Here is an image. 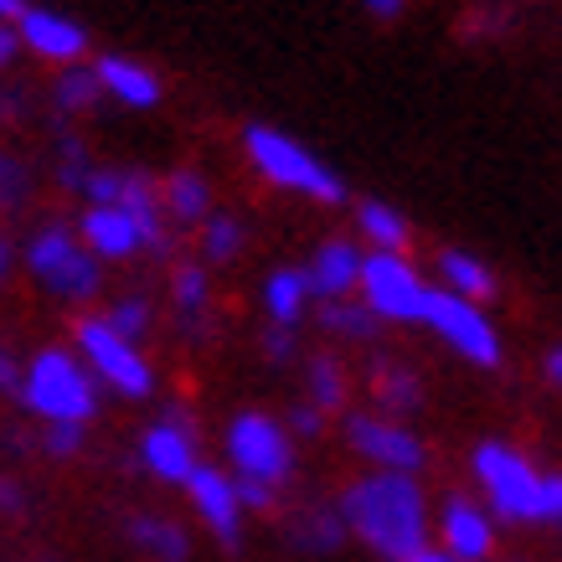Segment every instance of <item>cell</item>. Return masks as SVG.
<instances>
[{"instance_id": "6da1fadb", "label": "cell", "mask_w": 562, "mask_h": 562, "mask_svg": "<svg viewBox=\"0 0 562 562\" xmlns=\"http://www.w3.org/2000/svg\"><path fill=\"white\" fill-rule=\"evenodd\" d=\"M341 516H346V531H357L376 558L413 562L418 552H428L424 547L428 542V506H424V491H418L413 475L376 470V475L357 480V485L341 495Z\"/></svg>"}, {"instance_id": "7a4b0ae2", "label": "cell", "mask_w": 562, "mask_h": 562, "mask_svg": "<svg viewBox=\"0 0 562 562\" xmlns=\"http://www.w3.org/2000/svg\"><path fill=\"white\" fill-rule=\"evenodd\" d=\"M21 403L47 418V424H78L83 428L99 408V387H93V372L83 361H72V351H36L32 367H26V382H21Z\"/></svg>"}, {"instance_id": "3957f363", "label": "cell", "mask_w": 562, "mask_h": 562, "mask_svg": "<svg viewBox=\"0 0 562 562\" xmlns=\"http://www.w3.org/2000/svg\"><path fill=\"white\" fill-rule=\"evenodd\" d=\"M243 145H248V160H254L258 171H263V181H273V187L305 191L310 202H341V196H346L341 176L330 171L321 155H310L300 139L284 135V130H269V124H248Z\"/></svg>"}, {"instance_id": "277c9868", "label": "cell", "mask_w": 562, "mask_h": 562, "mask_svg": "<svg viewBox=\"0 0 562 562\" xmlns=\"http://www.w3.org/2000/svg\"><path fill=\"white\" fill-rule=\"evenodd\" d=\"M475 480L485 485V501H491L495 516L506 521H542V491L547 475L531 470L527 454H516L512 443H480L475 449Z\"/></svg>"}, {"instance_id": "5b68a950", "label": "cell", "mask_w": 562, "mask_h": 562, "mask_svg": "<svg viewBox=\"0 0 562 562\" xmlns=\"http://www.w3.org/2000/svg\"><path fill=\"white\" fill-rule=\"evenodd\" d=\"M78 351H83L88 372L109 382L120 397H150L155 387L150 361L135 351V341H124L120 330L109 325V315H93V321L78 325Z\"/></svg>"}, {"instance_id": "8992f818", "label": "cell", "mask_w": 562, "mask_h": 562, "mask_svg": "<svg viewBox=\"0 0 562 562\" xmlns=\"http://www.w3.org/2000/svg\"><path fill=\"white\" fill-rule=\"evenodd\" d=\"M227 460L238 464V480H263L279 485L294 470V443L290 428L273 424L269 413H238L227 428Z\"/></svg>"}, {"instance_id": "52a82bcc", "label": "cell", "mask_w": 562, "mask_h": 562, "mask_svg": "<svg viewBox=\"0 0 562 562\" xmlns=\"http://www.w3.org/2000/svg\"><path fill=\"white\" fill-rule=\"evenodd\" d=\"M26 269L63 300H93L99 294V258L83 254L68 227H57V222L26 243Z\"/></svg>"}, {"instance_id": "ba28073f", "label": "cell", "mask_w": 562, "mask_h": 562, "mask_svg": "<svg viewBox=\"0 0 562 562\" xmlns=\"http://www.w3.org/2000/svg\"><path fill=\"white\" fill-rule=\"evenodd\" d=\"M361 294H367V310L382 315V321H424L428 325L434 290L418 279V269H413L403 254H372L367 258Z\"/></svg>"}, {"instance_id": "9c48e42d", "label": "cell", "mask_w": 562, "mask_h": 562, "mask_svg": "<svg viewBox=\"0 0 562 562\" xmlns=\"http://www.w3.org/2000/svg\"><path fill=\"white\" fill-rule=\"evenodd\" d=\"M428 325H434V330H439L443 341L454 346L464 361H475V367H495V361H501V336H495V325L485 321V310H480L475 300H460V294H449V290H434Z\"/></svg>"}, {"instance_id": "30bf717a", "label": "cell", "mask_w": 562, "mask_h": 562, "mask_svg": "<svg viewBox=\"0 0 562 562\" xmlns=\"http://www.w3.org/2000/svg\"><path fill=\"white\" fill-rule=\"evenodd\" d=\"M346 439H351V449L367 454L376 470H392V475H418V470H424V443L403 424L351 413V418H346Z\"/></svg>"}, {"instance_id": "8fae6325", "label": "cell", "mask_w": 562, "mask_h": 562, "mask_svg": "<svg viewBox=\"0 0 562 562\" xmlns=\"http://www.w3.org/2000/svg\"><path fill=\"white\" fill-rule=\"evenodd\" d=\"M139 460L155 480H171V485H187L202 464H196V434H191L187 418H166L155 424L145 439H139Z\"/></svg>"}, {"instance_id": "7c38bea8", "label": "cell", "mask_w": 562, "mask_h": 562, "mask_svg": "<svg viewBox=\"0 0 562 562\" xmlns=\"http://www.w3.org/2000/svg\"><path fill=\"white\" fill-rule=\"evenodd\" d=\"M187 495H191V506H196V516H202L206 527L217 531V542L238 547V512H243L238 480H227L222 470L202 464V470L187 480Z\"/></svg>"}, {"instance_id": "4fadbf2b", "label": "cell", "mask_w": 562, "mask_h": 562, "mask_svg": "<svg viewBox=\"0 0 562 562\" xmlns=\"http://www.w3.org/2000/svg\"><path fill=\"white\" fill-rule=\"evenodd\" d=\"M439 537H443V552H449L454 562H485L491 558V547H495L491 516L480 512L475 501H464V495H449V501H443Z\"/></svg>"}, {"instance_id": "5bb4252c", "label": "cell", "mask_w": 562, "mask_h": 562, "mask_svg": "<svg viewBox=\"0 0 562 562\" xmlns=\"http://www.w3.org/2000/svg\"><path fill=\"white\" fill-rule=\"evenodd\" d=\"M83 243L93 248V258H130L145 248V233H139V222L124 206H88Z\"/></svg>"}, {"instance_id": "9a60e30c", "label": "cell", "mask_w": 562, "mask_h": 562, "mask_svg": "<svg viewBox=\"0 0 562 562\" xmlns=\"http://www.w3.org/2000/svg\"><path fill=\"white\" fill-rule=\"evenodd\" d=\"M16 32H21V42H26V47L42 52V57H52V63H72V57L88 47V36H83V26H78V21L57 16V11H36V5L16 21Z\"/></svg>"}, {"instance_id": "2e32d148", "label": "cell", "mask_w": 562, "mask_h": 562, "mask_svg": "<svg viewBox=\"0 0 562 562\" xmlns=\"http://www.w3.org/2000/svg\"><path fill=\"white\" fill-rule=\"evenodd\" d=\"M310 290L325 294V300H341L346 290H357L361 273H367V258H361L357 243H325L321 254L310 258Z\"/></svg>"}, {"instance_id": "e0dca14e", "label": "cell", "mask_w": 562, "mask_h": 562, "mask_svg": "<svg viewBox=\"0 0 562 562\" xmlns=\"http://www.w3.org/2000/svg\"><path fill=\"white\" fill-rule=\"evenodd\" d=\"M93 72H99L103 93H114L124 109H155L160 103V78L150 68L130 63V57H103Z\"/></svg>"}, {"instance_id": "ac0fdd59", "label": "cell", "mask_w": 562, "mask_h": 562, "mask_svg": "<svg viewBox=\"0 0 562 562\" xmlns=\"http://www.w3.org/2000/svg\"><path fill=\"white\" fill-rule=\"evenodd\" d=\"M124 212L139 222V233H145V248L166 254V196L155 191L150 176L130 171V187H124Z\"/></svg>"}, {"instance_id": "d6986e66", "label": "cell", "mask_w": 562, "mask_h": 562, "mask_svg": "<svg viewBox=\"0 0 562 562\" xmlns=\"http://www.w3.org/2000/svg\"><path fill=\"white\" fill-rule=\"evenodd\" d=\"M310 273L300 269H279L269 273V290H263V305H269V321L284 325V330H294V325L305 321V305H310Z\"/></svg>"}, {"instance_id": "ffe728a7", "label": "cell", "mask_w": 562, "mask_h": 562, "mask_svg": "<svg viewBox=\"0 0 562 562\" xmlns=\"http://www.w3.org/2000/svg\"><path fill=\"white\" fill-rule=\"evenodd\" d=\"M439 273H443V290H449V294H460V300H491V294H495L491 269H485L480 258L460 254V248H449V254H439Z\"/></svg>"}, {"instance_id": "44dd1931", "label": "cell", "mask_w": 562, "mask_h": 562, "mask_svg": "<svg viewBox=\"0 0 562 562\" xmlns=\"http://www.w3.org/2000/svg\"><path fill=\"white\" fill-rule=\"evenodd\" d=\"M357 222H361V238L376 243V254H397V248L408 243V222H403V212L387 202H361Z\"/></svg>"}, {"instance_id": "7402d4cb", "label": "cell", "mask_w": 562, "mask_h": 562, "mask_svg": "<svg viewBox=\"0 0 562 562\" xmlns=\"http://www.w3.org/2000/svg\"><path fill=\"white\" fill-rule=\"evenodd\" d=\"M130 537H135L155 562H187V531L176 527V521H150V516H139L135 527H130Z\"/></svg>"}, {"instance_id": "603a6c76", "label": "cell", "mask_w": 562, "mask_h": 562, "mask_svg": "<svg viewBox=\"0 0 562 562\" xmlns=\"http://www.w3.org/2000/svg\"><path fill=\"white\" fill-rule=\"evenodd\" d=\"M166 212L176 222H202L206 217V181L196 171H176L166 181Z\"/></svg>"}, {"instance_id": "cb8c5ba5", "label": "cell", "mask_w": 562, "mask_h": 562, "mask_svg": "<svg viewBox=\"0 0 562 562\" xmlns=\"http://www.w3.org/2000/svg\"><path fill=\"white\" fill-rule=\"evenodd\" d=\"M321 325L325 330H336V336H372V310L361 305H341V300H325L321 305Z\"/></svg>"}, {"instance_id": "d4e9b609", "label": "cell", "mask_w": 562, "mask_h": 562, "mask_svg": "<svg viewBox=\"0 0 562 562\" xmlns=\"http://www.w3.org/2000/svg\"><path fill=\"white\" fill-rule=\"evenodd\" d=\"M376 397H382V408H392V413H408V408H418V376H408V372H376Z\"/></svg>"}, {"instance_id": "484cf974", "label": "cell", "mask_w": 562, "mask_h": 562, "mask_svg": "<svg viewBox=\"0 0 562 562\" xmlns=\"http://www.w3.org/2000/svg\"><path fill=\"white\" fill-rule=\"evenodd\" d=\"M310 392H315L321 413L325 408H341V403H346V376H341V367H336L330 357H321L315 367H310Z\"/></svg>"}, {"instance_id": "4316f807", "label": "cell", "mask_w": 562, "mask_h": 562, "mask_svg": "<svg viewBox=\"0 0 562 562\" xmlns=\"http://www.w3.org/2000/svg\"><path fill=\"white\" fill-rule=\"evenodd\" d=\"M99 93H103L99 72H63V83H57V109H93Z\"/></svg>"}, {"instance_id": "83f0119b", "label": "cell", "mask_w": 562, "mask_h": 562, "mask_svg": "<svg viewBox=\"0 0 562 562\" xmlns=\"http://www.w3.org/2000/svg\"><path fill=\"white\" fill-rule=\"evenodd\" d=\"M202 243H206V258H233L238 254V243H243V233H238V222L233 217H206Z\"/></svg>"}, {"instance_id": "f1b7e54d", "label": "cell", "mask_w": 562, "mask_h": 562, "mask_svg": "<svg viewBox=\"0 0 562 562\" xmlns=\"http://www.w3.org/2000/svg\"><path fill=\"white\" fill-rule=\"evenodd\" d=\"M109 325H114V330H120L124 341H135L139 330H145V325H150V305H145V300H139V294H130V300H120V305L109 310Z\"/></svg>"}, {"instance_id": "f546056e", "label": "cell", "mask_w": 562, "mask_h": 562, "mask_svg": "<svg viewBox=\"0 0 562 562\" xmlns=\"http://www.w3.org/2000/svg\"><path fill=\"white\" fill-rule=\"evenodd\" d=\"M124 187H130V176L124 171H93L88 176V187H83V196L93 206H124Z\"/></svg>"}, {"instance_id": "4dcf8cb0", "label": "cell", "mask_w": 562, "mask_h": 562, "mask_svg": "<svg viewBox=\"0 0 562 562\" xmlns=\"http://www.w3.org/2000/svg\"><path fill=\"white\" fill-rule=\"evenodd\" d=\"M176 305H181V315H196V310L206 305V273L202 269H176Z\"/></svg>"}, {"instance_id": "1f68e13d", "label": "cell", "mask_w": 562, "mask_h": 562, "mask_svg": "<svg viewBox=\"0 0 562 562\" xmlns=\"http://www.w3.org/2000/svg\"><path fill=\"white\" fill-rule=\"evenodd\" d=\"M341 537H346V516L341 512H336V516H310L305 531H300V542H305V547H325V552L341 542Z\"/></svg>"}, {"instance_id": "d6a6232c", "label": "cell", "mask_w": 562, "mask_h": 562, "mask_svg": "<svg viewBox=\"0 0 562 562\" xmlns=\"http://www.w3.org/2000/svg\"><path fill=\"white\" fill-rule=\"evenodd\" d=\"M21 196H26V166L0 150V206H16Z\"/></svg>"}, {"instance_id": "836d02e7", "label": "cell", "mask_w": 562, "mask_h": 562, "mask_svg": "<svg viewBox=\"0 0 562 562\" xmlns=\"http://www.w3.org/2000/svg\"><path fill=\"white\" fill-rule=\"evenodd\" d=\"M78 443H83V428L78 424H47V454L68 460V454H78Z\"/></svg>"}, {"instance_id": "e575fe53", "label": "cell", "mask_w": 562, "mask_h": 562, "mask_svg": "<svg viewBox=\"0 0 562 562\" xmlns=\"http://www.w3.org/2000/svg\"><path fill=\"white\" fill-rule=\"evenodd\" d=\"M238 495H243V506H254V512H269L273 506V485H263V480H238Z\"/></svg>"}, {"instance_id": "d590c367", "label": "cell", "mask_w": 562, "mask_h": 562, "mask_svg": "<svg viewBox=\"0 0 562 562\" xmlns=\"http://www.w3.org/2000/svg\"><path fill=\"white\" fill-rule=\"evenodd\" d=\"M263 351H269L273 361H279V357H294V330H284V325H269V336H263Z\"/></svg>"}, {"instance_id": "8d00e7d4", "label": "cell", "mask_w": 562, "mask_h": 562, "mask_svg": "<svg viewBox=\"0 0 562 562\" xmlns=\"http://www.w3.org/2000/svg\"><path fill=\"white\" fill-rule=\"evenodd\" d=\"M542 521H562V475H547V491H542Z\"/></svg>"}, {"instance_id": "74e56055", "label": "cell", "mask_w": 562, "mask_h": 562, "mask_svg": "<svg viewBox=\"0 0 562 562\" xmlns=\"http://www.w3.org/2000/svg\"><path fill=\"white\" fill-rule=\"evenodd\" d=\"M21 382H26V372H21L16 357L0 346V392H21Z\"/></svg>"}, {"instance_id": "f35d334b", "label": "cell", "mask_w": 562, "mask_h": 562, "mask_svg": "<svg viewBox=\"0 0 562 562\" xmlns=\"http://www.w3.org/2000/svg\"><path fill=\"white\" fill-rule=\"evenodd\" d=\"M290 428H294V434H305V439H310V434H321V408H294L290 413Z\"/></svg>"}, {"instance_id": "ab89813d", "label": "cell", "mask_w": 562, "mask_h": 562, "mask_svg": "<svg viewBox=\"0 0 562 562\" xmlns=\"http://www.w3.org/2000/svg\"><path fill=\"white\" fill-rule=\"evenodd\" d=\"M542 372H547V382H552V387H562V346H552V351H547Z\"/></svg>"}, {"instance_id": "60d3db41", "label": "cell", "mask_w": 562, "mask_h": 562, "mask_svg": "<svg viewBox=\"0 0 562 562\" xmlns=\"http://www.w3.org/2000/svg\"><path fill=\"white\" fill-rule=\"evenodd\" d=\"M0 512H21V491L11 480H0Z\"/></svg>"}, {"instance_id": "b9f144b4", "label": "cell", "mask_w": 562, "mask_h": 562, "mask_svg": "<svg viewBox=\"0 0 562 562\" xmlns=\"http://www.w3.org/2000/svg\"><path fill=\"white\" fill-rule=\"evenodd\" d=\"M16 36H21V32H5V26H0V68H5V63L16 57Z\"/></svg>"}, {"instance_id": "7bdbcfd3", "label": "cell", "mask_w": 562, "mask_h": 562, "mask_svg": "<svg viewBox=\"0 0 562 562\" xmlns=\"http://www.w3.org/2000/svg\"><path fill=\"white\" fill-rule=\"evenodd\" d=\"M26 11H32L26 0H0V21H21Z\"/></svg>"}, {"instance_id": "ee69618b", "label": "cell", "mask_w": 562, "mask_h": 562, "mask_svg": "<svg viewBox=\"0 0 562 562\" xmlns=\"http://www.w3.org/2000/svg\"><path fill=\"white\" fill-rule=\"evenodd\" d=\"M367 11H376V16H397L403 11V0H361Z\"/></svg>"}, {"instance_id": "f6af8a7d", "label": "cell", "mask_w": 562, "mask_h": 562, "mask_svg": "<svg viewBox=\"0 0 562 562\" xmlns=\"http://www.w3.org/2000/svg\"><path fill=\"white\" fill-rule=\"evenodd\" d=\"M11 263H16V254H11V238H0V279L11 273Z\"/></svg>"}, {"instance_id": "bcb514c9", "label": "cell", "mask_w": 562, "mask_h": 562, "mask_svg": "<svg viewBox=\"0 0 562 562\" xmlns=\"http://www.w3.org/2000/svg\"><path fill=\"white\" fill-rule=\"evenodd\" d=\"M413 562H454V558H449V552H418Z\"/></svg>"}]
</instances>
